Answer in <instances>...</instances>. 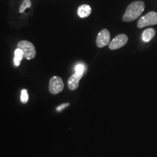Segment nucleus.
<instances>
[{"mask_svg": "<svg viewBox=\"0 0 157 157\" xmlns=\"http://www.w3.org/2000/svg\"><path fill=\"white\" fill-rule=\"evenodd\" d=\"M111 34L108 29H103L98 34L96 38V45L98 48H102L107 46L111 42Z\"/></svg>", "mask_w": 157, "mask_h": 157, "instance_id": "5", "label": "nucleus"}, {"mask_svg": "<svg viewBox=\"0 0 157 157\" xmlns=\"http://www.w3.org/2000/svg\"><path fill=\"white\" fill-rule=\"evenodd\" d=\"M92 13V8L88 5H82L78 7L77 10V14L82 18L87 17Z\"/></svg>", "mask_w": 157, "mask_h": 157, "instance_id": "8", "label": "nucleus"}, {"mask_svg": "<svg viewBox=\"0 0 157 157\" xmlns=\"http://www.w3.org/2000/svg\"><path fill=\"white\" fill-rule=\"evenodd\" d=\"M127 42H128V36L126 34H119L115 38H113V40H111V42L109 43V49L112 50H117V49H119L124 46Z\"/></svg>", "mask_w": 157, "mask_h": 157, "instance_id": "6", "label": "nucleus"}, {"mask_svg": "<svg viewBox=\"0 0 157 157\" xmlns=\"http://www.w3.org/2000/svg\"><path fill=\"white\" fill-rule=\"evenodd\" d=\"M155 34H156V31H155L154 29H146V30H145L143 32L142 40L145 42H150V41L154 38Z\"/></svg>", "mask_w": 157, "mask_h": 157, "instance_id": "9", "label": "nucleus"}, {"mask_svg": "<svg viewBox=\"0 0 157 157\" xmlns=\"http://www.w3.org/2000/svg\"><path fill=\"white\" fill-rule=\"evenodd\" d=\"M68 105H69V103L62 104V105H60L58 107H57L56 110H57V111H62L63 109H64L65 108H66L67 106H68Z\"/></svg>", "mask_w": 157, "mask_h": 157, "instance_id": "14", "label": "nucleus"}, {"mask_svg": "<svg viewBox=\"0 0 157 157\" xmlns=\"http://www.w3.org/2000/svg\"><path fill=\"white\" fill-rule=\"evenodd\" d=\"M17 48L21 49L23 51L24 58H26L27 60H31V59L34 58L35 56H36V48H35L34 45L31 42H29V41H20L17 43Z\"/></svg>", "mask_w": 157, "mask_h": 157, "instance_id": "2", "label": "nucleus"}, {"mask_svg": "<svg viewBox=\"0 0 157 157\" xmlns=\"http://www.w3.org/2000/svg\"><path fill=\"white\" fill-rule=\"evenodd\" d=\"M82 77V76L78 75V74L74 73L70 76L68 80V86L71 90H75L78 88L79 81Z\"/></svg>", "mask_w": 157, "mask_h": 157, "instance_id": "7", "label": "nucleus"}, {"mask_svg": "<svg viewBox=\"0 0 157 157\" xmlns=\"http://www.w3.org/2000/svg\"><path fill=\"white\" fill-rule=\"evenodd\" d=\"M145 10V3L143 1H135L129 4L122 17L124 22H131L138 18Z\"/></svg>", "mask_w": 157, "mask_h": 157, "instance_id": "1", "label": "nucleus"}, {"mask_svg": "<svg viewBox=\"0 0 157 157\" xmlns=\"http://www.w3.org/2000/svg\"><path fill=\"white\" fill-rule=\"evenodd\" d=\"M156 24L157 13L154 11H151L139 19L137 25L139 29H142L146 26H148V25H153Z\"/></svg>", "mask_w": 157, "mask_h": 157, "instance_id": "3", "label": "nucleus"}, {"mask_svg": "<svg viewBox=\"0 0 157 157\" xmlns=\"http://www.w3.org/2000/svg\"><path fill=\"white\" fill-rule=\"evenodd\" d=\"M31 0H24V1L23 2V3L21 4V7H20L19 13H23V12L25 11V9L29 8V7H31Z\"/></svg>", "mask_w": 157, "mask_h": 157, "instance_id": "11", "label": "nucleus"}, {"mask_svg": "<svg viewBox=\"0 0 157 157\" xmlns=\"http://www.w3.org/2000/svg\"><path fill=\"white\" fill-rule=\"evenodd\" d=\"M84 72V66L83 64H77L75 67V73L80 76H83Z\"/></svg>", "mask_w": 157, "mask_h": 157, "instance_id": "13", "label": "nucleus"}, {"mask_svg": "<svg viewBox=\"0 0 157 157\" xmlns=\"http://www.w3.org/2000/svg\"><path fill=\"white\" fill-rule=\"evenodd\" d=\"M24 58L23 56V51L21 49L17 48L15 50V58H14V64L15 66H19L21 61L23 60V58Z\"/></svg>", "mask_w": 157, "mask_h": 157, "instance_id": "10", "label": "nucleus"}, {"mask_svg": "<svg viewBox=\"0 0 157 157\" xmlns=\"http://www.w3.org/2000/svg\"><path fill=\"white\" fill-rule=\"evenodd\" d=\"M64 88V84L62 78L55 76L50 78L49 82V91L52 95H57L62 92Z\"/></svg>", "mask_w": 157, "mask_h": 157, "instance_id": "4", "label": "nucleus"}, {"mask_svg": "<svg viewBox=\"0 0 157 157\" xmlns=\"http://www.w3.org/2000/svg\"><path fill=\"white\" fill-rule=\"evenodd\" d=\"M21 100L23 103H26L29 101V95L28 92L26 90H23L21 91Z\"/></svg>", "mask_w": 157, "mask_h": 157, "instance_id": "12", "label": "nucleus"}]
</instances>
